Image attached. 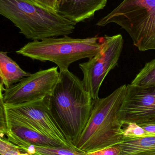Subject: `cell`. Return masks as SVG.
<instances>
[{
	"instance_id": "cell-15",
	"label": "cell",
	"mask_w": 155,
	"mask_h": 155,
	"mask_svg": "<svg viewBox=\"0 0 155 155\" xmlns=\"http://www.w3.org/2000/svg\"><path fill=\"white\" fill-rule=\"evenodd\" d=\"M125 125V127L122 128V135L124 137L133 138L149 136L142 127L138 125L129 124Z\"/></svg>"
},
{
	"instance_id": "cell-13",
	"label": "cell",
	"mask_w": 155,
	"mask_h": 155,
	"mask_svg": "<svg viewBox=\"0 0 155 155\" xmlns=\"http://www.w3.org/2000/svg\"><path fill=\"white\" fill-rule=\"evenodd\" d=\"M121 148L119 155H155V135L127 138L118 144Z\"/></svg>"
},
{
	"instance_id": "cell-3",
	"label": "cell",
	"mask_w": 155,
	"mask_h": 155,
	"mask_svg": "<svg viewBox=\"0 0 155 155\" xmlns=\"http://www.w3.org/2000/svg\"><path fill=\"white\" fill-rule=\"evenodd\" d=\"M126 86L123 85L106 97L94 100L90 117L75 147L87 153L123 142V125L119 120L118 111Z\"/></svg>"
},
{
	"instance_id": "cell-20",
	"label": "cell",
	"mask_w": 155,
	"mask_h": 155,
	"mask_svg": "<svg viewBox=\"0 0 155 155\" xmlns=\"http://www.w3.org/2000/svg\"><path fill=\"white\" fill-rule=\"evenodd\" d=\"M142 127L147 132L149 135H155V124L142 126Z\"/></svg>"
},
{
	"instance_id": "cell-5",
	"label": "cell",
	"mask_w": 155,
	"mask_h": 155,
	"mask_svg": "<svg viewBox=\"0 0 155 155\" xmlns=\"http://www.w3.org/2000/svg\"><path fill=\"white\" fill-rule=\"evenodd\" d=\"M110 23L125 30L141 51L155 50V0H124L96 25Z\"/></svg>"
},
{
	"instance_id": "cell-16",
	"label": "cell",
	"mask_w": 155,
	"mask_h": 155,
	"mask_svg": "<svg viewBox=\"0 0 155 155\" xmlns=\"http://www.w3.org/2000/svg\"><path fill=\"white\" fill-rule=\"evenodd\" d=\"M0 135V155H19L24 153L19 147L3 138Z\"/></svg>"
},
{
	"instance_id": "cell-8",
	"label": "cell",
	"mask_w": 155,
	"mask_h": 155,
	"mask_svg": "<svg viewBox=\"0 0 155 155\" xmlns=\"http://www.w3.org/2000/svg\"><path fill=\"white\" fill-rule=\"evenodd\" d=\"M118 117L123 126L129 124L140 126L155 124V86L127 85Z\"/></svg>"
},
{
	"instance_id": "cell-18",
	"label": "cell",
	"mask_w": 155,
	"mask_h": 155,
	"mask_svg": "<svg viewBox=\"0 0 155 155\" xmlns=\"http://www.w3.org/2000/svg\"><path fill=\"white\" fill-rule=\"evenodd\" d=\"M8 132L6 115L3 102L0 101V135H6Z\"/></svg>"
},
{
	"instance_id": "cell-6",
	"label": "cell",
	"mask_w": 155,
	"mask_h": 155,
	"mask_svg": "<svg viewBox=\"0 0 155 155\" xmlns=\"http://www.w3.org/2000/svg\"><path fill=\"white\" fill-rule=\"evenodd\" d=\"M124 42L121 35H105L99 51L87 61L79 64L84 75V87L93 100L99 98V90L104 80L118 64Z\"/></svg>"
},
{
	"instance_id": "cell-12",
	"label": "cell",
	"mask_w": 155,
	"mask_h": 155,
	"mask_svg": "<svg viewBox=\"0 0 155 155\" xmlns=\"http://www.w3.org/2000/svg\"><path fill=\"white\" fill-rule=\"evenodd\" d=\"M31 75L9 57L7 52L0 51V82L4 88L7 89Z\"/></svg>"
},
{
	"instance_id": "cell-2",
	"label": "cell",
	"mask_w": 155,
	"mask_h": 155,
	"mask_svg": "<svg viewBox=\"0 0 155 155\" xmlns=\"http://www.w3.org/2000/svg\"><path fill=\"white\" fill-rule=\"evenodd\" d=\"M0 15L32 41L69 35L76 25L32 0H0Z\"/></svg>"
},
{
	"instance_id": "cell-23",
	"label": "cell",
	"mask_w": 155,
	"mask_h": 155,
	"mask_svg": "<svg viewBox=\"0 0 155 155\" xmlns=\"http://www.w3.org/2000/svg\"><path fill=\"white\" fill-rule=\"evenodd\" d=\"M19 155H30L27 153H21Z\"/></svg>"
},
{
	"instance_id": "cell-10",
	"label": "cell",
	"mask_w": 155,
	"mask_h": 155,
	"mask_svg": "<svg viewBox=\"0 0 155 155\" xmlns=\"http://www.w3.org/2000/svg\"><path fill=\"white\" fill-rule=\"evenodd\" d=\"M5 109L8 128L6 136L11 143L15 145L27 144L36 146L69 148L42 134L20 116L5 107Z\"/></svg>"
},
{
	"instance_id": "cell-11",
	"label": "cell",
	"mask_w": 155,
	"mask_h": 155,
	"mask_svg": "<svg viewBox=\"0 0 155 155\" xmlns=\"http://www.w3.org/2000/svg\"><path fill=\"white\" fill-rule=\"evenodd\" d=\"M107 0H64L57 12L67 20L77 24L94 16L96 12L104 9Z\"/></svg>"
},
{
	"instance_id": "cell-21",
	"label": "cell",
	"mask_w": 155,
	"mask_h": 155,
	"mask_svg": "<svg viewBox=\"0 0 155 155\" xmlns=\"http://www.w3.org/2000/svg\"><path fill=\"white\" fill-rule=\"evenodd\" d=\"M5 88L3 87L1 84V82H0V101H2L3 102V91L4 90Z\"/></svg>"
},
{
	"instance_id": "cell-24",
	"label": "cell",
	"mask_w": 155,
	"mask_h": 155,
	"mask_svg": "<svg viewBox=\"0 0 155 155\" xmlns=\"http://www.w3.org/2000/svg\"></svg>"
},
{
	"instance_id": "cell-9",
	"label": "cell",
	"mask_w": 155,
	"mask_h": 155,
	"mask_svg": "<svg viewBox=\"0 0 155 155\" xmlns=\"http://www.w3.org/2000/svg\"><path fill=\"white\" fill-rule=\"evenodd\" d=\"M49 97L22 104L4 105L25 119L42 134L69 148L76 149L53 117L49 107Z\"/></svg>"
},
{
	"instance_id": "cell-4",
	"label": "cell",
	"mask_w": 155,
	"mask_h": 155,
	"mask_svg": "<svg viewBox=\"0 0 155 155\" xmlns=\"http://www.w3.org/2000/svg\"><path fill=\"white\" fill-rule=\"evenodd\" d=\"M104 37L79 39L68 35L33 41L16 51L18 54L42 62L55 64L60 71L69 70L71 64L94 57L101 49Z\"/></svg>"
},
{
	"instance_id": "cell-17",
	"label": "cell",
	"mask_w": 155,
	"mask_h": 155,
	"mask_svg": "<svg viewBox=\"0 0 155 155\" xmlns=\"http://www.w3.org/2000/svg\"><path fill=\"white\" fill-rule=\"evenodd\" d=\"M121 148L118 145L87 153V155H119Z\"/></svg>"
},
{
	"instance_id": "cell-19",
	"label": "cell",
	"mask_w": 155,
	"mask_h": 155,
	"mask_svg": "<svg viewBox=\"0 0 155 155\" xmlns=\"http://www.w3.org/2000/svg\"><path fill=\"white\" fill-rule=\"evenodd\" d=\"M37 4L56 12V0H32Z\"/></svg>"
},
{
	"instance_id": "cell-22",
	"label": "cell",
	"mask_w": 155,
	"mask_h": 155,
	"mask_svg": "<svg viewBox=\"0 0 155 155\" xmlns=\"http://www.w3.org/2000/svg\"><path fill=\"white\" fill-rule=\"evenodd\" d=\"M64 0H56V9H57V7H58V5L62 2H63ZM57 11V10H56Z\"/></svg>"
},
{
	"instance_id": "cell-14",
	"label": "cell",
	"mask_w": 155,
	"mask_h": 155,
	"mask_svg": "<svg viewBox=\"0 0 155 155\" xmlns=\"http://www.w3.org/2000/svg\"><path fill=\"white\" fill-rule=\"evenodd\" d=\"M130 84L142 87L155 86V59L146 64Z\"/></svg>"
},
{
	"instance_id": "cell-1",
	"label": "cell",
	"mask_w": 155,
	"mask_h": 155,
	"mask_svg": "<svg viewBox=\"0 0 155 155\" xmlns=\"http://www.w3.org/2000/svg\"><path fill=\"white\" fill-rule=\"evenodd\" d=\"M49 97L50 111L70 143L75 147L91 115L94 100L79 78L67 70Z\"/></svg>"
},
{
	"instance_id": "cell-25",
	"label": "cell",
	"mask_w": 155,
	"mask_h": 155,
	"mask_svg": "<svg viewBox=\"0 0 155 155\" xmlns=\"http://www.w3.org/2000/svg\"></svg>"
},
{
	"instance_id": "cell-7",
	"label": "cell",
	"mask_w": 155,
	"mask_h": 155,
	"mask_svg": "<svg viewBox=\"0 0 155 155\" xmlns=\"http://www.w3.org/2000/svg\"><path fill=\"white\" fill-rule=\"evenodd\" d=\"M58 67L39 71L22 79L3 93L4 105H11L51 96L60 78Z\"/></svg>"
}]
</instances>
